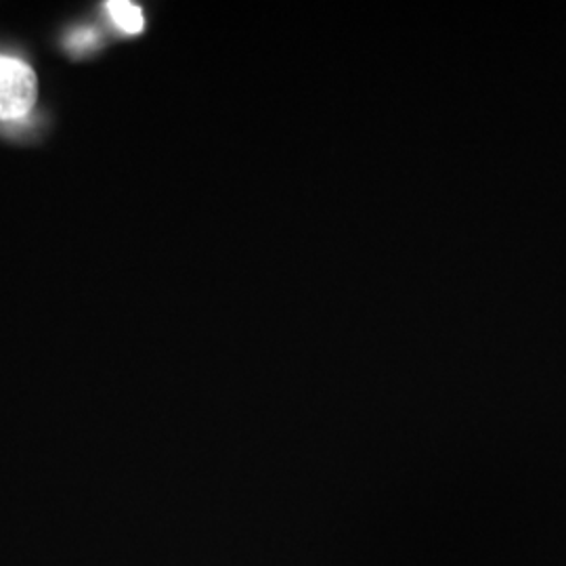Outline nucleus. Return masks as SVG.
I'll use <instances>...</instances> for the list:
<instances>
[{
	"mask_svg": "<svg viewBox=\"0 0 566 566\" xmlns=\"http://www.w3.org/2000/svg\"><path fill=\"white\" fill-rule=\"evenodd\" d=\"M97 41H99V36H97L95 30L82 28V30H76V32L67 39V46L74 49V51H86L88 46H95Z\"/></svg>",
	"mask_w": 566,
	"mask_h": 566,
	"instance_id": "obj_3",
	"label": "nucleus"
},
{
	"mask_svg": "<svg viewBox=\"0 0 566 566\" xmlns=\"http://www.w3.org/2000/svg\"><path fill=\"white\" fill-rule=\"evenodd\" d=\"M107 11L116 25L126 34H139L143 30V13L139 4L126 2V0H112L107 2Z\"/></svg>",
	"mask_w": 566,
	"mask_h": 566,
	"instance_id": "obj_2",
	"label": "nucleus"
},
{
	"mask_svg": "<svg viewBox=\"0 0 566 566\" xmlns=\"http://www.w3.org/2000/svg\"><path fill=\"white\" fill-rule=\"evenodd\" d=\"M39 99V78L25 61L0 57V120H20Z\"/></svg>",
	"mask_w": 566,
	"mask_h": 566,
	"instance_id": "obj_1",
	"label": "nucleus"
}]
</instances>
